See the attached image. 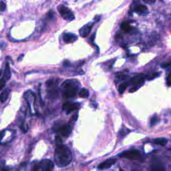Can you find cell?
<instances>
[{
    "label": "cell",
    "mask_w": 171,
    "mask_h": 171,
    "mask_svg": "<svg viewBox=\"0 0 171 171\" xmlns=\"http://www.w3.org/2000/svg\"><path fill=\"white\" fill-rule=\"evenodd\" d=\"M63 39L66 43L70 44L76 42L78 39V37L74 34L66 33L63 35Z\"/></svg>",
    "instance_id": "cell-11"
},
{
    "label": "cell",
    "mask_w": 171,
    "mask_h": 171,
    "mask_svg": "<svg viewBox=\"0 0 171 171\" xmlns=\"http://www.w3.org/2000/svg\"><path fill=\"white\" fill-rule=\"evenodd\" d=\"M11 78V72H10V69L9 67V65L7 64L6 69H5V72H4V76H3V80L7 82L8 80H9V78Z\"/></svg>",
    "instance_id": "cell-19"
},
{
    "label": "cell",
    "mask_w": 171,
    "mask_h": 171,
    "mask_svg": "<svg viewBox=\"0 0 171 171\" xmlns=\"http://www.w3.org/2000/svg\"><path fill=\"white\" fill-rule=\"evenodd\" d=\"M116 163V160L114 158L112 159H108L106 160V161L102 163L98 166V168L100 170H103V169H106L110 167H111L112 166Z\"/></svg>",
    "instance_id": "cell-13"
},
{
    "label": "cell",
    "mask_w": 171,
    "mask_h": 171,
    "mask_svg": "<svg viewBox=\"0 0 171 171\" xmlns=\"http://www.w3.org/2000/svg\"><path fill=\"white\" fill-rule=\"evenodd\" d=\"M119 157L126 158L128 159H138L140 157V153L138 150H130L127 151H124L119 155Z\"/></svg>",
    "instance_id": "cell-7"
},
{
    "label": "cell",
    "mask_w": 171,
    "mask_h": 171,
    "mask_svg": "<svg viewBox=\"0 0 171 171\" xmlns=\"http://www.w3.org/2000/svg\"><path fill=\"white\" fill-rule=\"evenodd\" d=\"M120 171H124V170H120Z\"/></svg>",
    "instance_id": "cell-33"
},
{
    "label": "cell",
    "mask_w": 171,
    "mask_h": 171,
    "mask_svg": "<svg viewBox=\"0 0 171 171\" xmlns=\"http://www.w3.org/2000/svg\"><path fill=\"white\" fill-rule=\"evenodd\" d=\"M92 26L93 25H90V24H87L86 26H83L81 29H80V35L81 36L82 38H86L88 36V34L91 32V30L92 29Z\"/></svg>",
    "instance_id": "cell-12"
},
{
    "label": "cell",
    "mask_w": 171,
    "mask_h": 171,
    "mask_svg": "<svg viewBox=\"0 0 171 171\" xmlns=\"http://www.w3.org/2000/svg\"><path fill=\"white\" fill-rule=\"evenodd\" d=\"M56 140L57 142H60V143H61V142H62V139L60 138L59 137H58V136L56 137Z\"/></svg>",
    "instance_id": "cell-31"
},
{
    "label": "cell",
    "mask_w": 171,
    "mask_h": 171,
    "mask_svg": "<svg viewBox=\"0 0 171 171\" xmlns=\"http://www.w3.org/2000/svg\"><path fill=\"white\" fill-rule=\"evenodd\" d=\"M6 81L3 79L0 80V90H2V89L5 86V84H6Z\"/></svg>",
    "instance_id": "cell-25"
},
{
    "label": "cell",
    "mask_w": 171,
    "mask_h": 171,
    "mask_svg": "<svg viewBox=\"0 0 171 171\" xmlns=\"http://www.w3.org/2000/svg\"><path fill=\"white\" fill-rule=\"evenodd\" d=\"M127 76L126 75H119V76L116 77V82H118L120 81H122V80H124V79L127 78Z\"/></svg>",
    "instance_id": "cell-22"
},
{
    "label": "cell",
    "mask_w": 171,
    "mask_h": 171,
    "mask_svg": "<svg viewBox=\"0 0 171 171\" xmlns=\"http://www.w3.org/2000/svg\"><path fill=\"white\" fill-rule=\"evenodd\" d=\"M167 83L168 86H171V72L168 74L167 79Z\"/></svg>",
    "instance_id": "cell-24"
},
{
    "label": "cell",
    "mask_w": 171,
    "mask_h": 171,
    "mask_svg": "<svg viewBox=\"0 0 171 171\" xmlns=\"http://www.w3.org/2000/svg\"><path fill=\"white\" fill-rule=\"evenodd\" d=\"M150 171H164V167L163 164L158 159H154L153 160L150 165Z\"/></svg>",
    "instance_id": "cell-9"
},
{
    "label": "cell",
    "mask_w": 171,
    "mask_h": 171,
    "mask_svg": "<svg viewBox=\"0 0 171 171\" xmlns=\"http://www.w3.org/2000/svg\"><path fill=\"white\" fill-rule=\"evenodd\" d=\"M153 142L155 144L162 146V147H164V146L167 145L168 140L164 138H156L153 140Z\"/></svg>",
    "instance_id": "cell-16"
},
{
    "label": "cell",
    "mask_w": 171,
    "mask_h": 171,
    "mask_svg": "<svg viewBox=\"0 0 171 171\" xmlns=\"http://www.w3.org/2000/svg\"><path fill=\"white\" fill-rule=\"evenodd\" d=\"M159 121V118L157 116H154L152 118L151 120H150V125L151 126H154L155 124H157Z\"/></svg>",
    "instance_id": "cell-21"
},
{
    "label": "cell",
    "mask_w": 171,
    "mask_h": 171,
    "mask_svg": "<svg viewBox=\"0 0 171 171\" xmlns=\"http://www.w3.org/2000/svg\"><path fill=\"white\" fill-rule=\"evenodd\" d=\"M60 80L58 79L52 78L46 82L48 87V96L49 98H55L58 96L57 86Z\"/></svg>",
    "instance_id": "cell-3"
},
{
    "label": "cell",
    "mask_w": 171,
    "mask_h": 171,
    "mask_svg": "<svg viewBox=\"0 0 171 171\" xmlns=\"http://www.w3.org/2000/svg\"><path fill=\"white\" fill-rule=\"evenodd\" d=\"M145 81V78L142 75H140V76H134L132 78L129 80V84L132 86L131 88L129 90L130 92H134L137 91V90L140 87H141L144 84Z\"/></svg>",
    "instance_id": "cell-5"
},
{
    "label": "cell",
    "mask_w": 171,
    "mask_h": 171,
    "mask_svg": "<svg viewBox=\"0 0 171 171\" xmlns=\"http://www.w3.org/2000/svg\"><path fill=\"white\" fill-rule=\"evenodd\" d=\"M1 75H2V71L0 70V76H1Z\"/></svg>",
    "instance_id": "cell-32"
},
{
    "label": "cell",
    "mask_w": 171,
    "mask_h": 171,
    "mask_svg": "<svg viewBox=\"0 0 171 171\" xmlns=\"http://www.w3.org/2000/svg\"><path fill=\"white\" fill-rule=\"evenodd\" d=\"M80 107V104L78 103H70L66 102L63 104L62 109L64 111L66 112V114L71 113L72 111H74L75 110H77Z\"/></svg>",
    "instance_id": "cell-10"
},
{
    "label": "cell",
    "mask_w": 171,
    "mask_h": 171,
    "mask_svg": "<svg viewBox=\"0 0 171 171\" xmlns=\"http://www.w3.org/2000/svg\"><path fill=\"white\" fill-rule=\"evenodd\" d=\"M79 96L82 98H87L89 96V92L86 89L82 88L79 92Z\"/></svg>",
    "instance_id": "cell-20"
},
{
    "label": "cell",
    "mask_w": 171,
    "mask_h": 171,
    "mask_svg": "<svg viewBox=\"0 0 171 171\" xmlns=\"http://www.w3.org/2000/svg\"><path fill=\"white\" fill-rule=\"evenodd\" d=\"M54 168V164L52 160L44 159L34 166L33 171H53Z\"/></svg>",
    "instance_id": "cell-4"
},
{
    "label": "cell",
    "mask_w": 171,
    "mask_h": 171,
    "mask_svg": "<svg viewBox=\"0 0 171 171\" xmlns=\"http://www.w3.org/2000/svg\"><path fill=\"white\" fill-rule=\"evenodd\" d=\"M170 62H167V63H164V64H162V68H167V67H168V66H170Z\"/></svg>",
    "instance_id": "cell-28"
},
{
    "label": "cell",
    "mask_w": 171,
    "mask_h": 171,
    "mask_svg": "<svg viewBox=\"0 0 171 171\" xmlns=\"http://www.w3.org/2000/svg\"><path fill=\"white\" fill-rule=\"evenodd\" d=\"M0 171H10V169L6 166H0Z\"/></svg>",
    "instance_id": "cell-26"
},
{
    "label": "cell",
    "mask_w": 171,
    "mask_h": 171,
    "mask_svg": "<svg viewBox=\"0 0 171 171\" xmlns=\"http://www.w3.org/2000/svg\"><path fill=\"white\" fill-rule=\"evenodd\" d=\"M4 134H5V131H4V130H3V131H2L1 132H0V142H1V141H2L3 138Z\"/></svg>",
    "instance_id": "cell-29"
},
{
    "label": "cell",
    "mask_w": 171,
    "mask_h": 171,
    "mask_svg": "<svg viewBox=\"0 0 171 171\" xmlns=\"http://www.w3.org/2000/svg\"><path fill=\"white\" fill-rule=\"evenodd\" d=\"M72 130V122H70L69 124H64L62 127H60L58 128V131L61 134L62 136L63 137H68V136L70 135V134L71 133Z\"/></svg>",
    "instance_id": "cell-8"
},
{
    "label": "cell",
    "mask_w": 171,
    "mask_h": 171,
    "mask_svg": "<svg viewBox=\"0 0 171 171\" xmlns=\"http://www.w3.org/2000/svg\"><path fill=\"white\" fill-rule=\"evenodd\" d=\"M134 10L135 12H137V13L140 14V15H143V14H146L147 13L148 9L147 8V6H144L142 4H137L135 5L134 7Z\"/></svg>",
    "instance_id": "cell-14"
},
{
    "label": "cell",
    "mask_w": 171,
    "mask_h": 171,
    "mask_svg": "<svg viewBox=\"0 0 171 171\" xmlns=\"http://www.w3.org/2000/svg\"><path fill=\"white\" fill-rule=\"evenodd\" d=\"M78 83L76 80H68L62 84L63 98L64 99L73 98L76 96Z\"/></svg>",
    "instance_id": "cell-2"
},
{
    "label": "cell",
    "mask_w": 171,
    "mask_h": 171,
    "mask_svg": "<svg viewBox=\"0 0 171 171\" xmlns=\"http://www.w3.org/2000/svg\"><path fill=\"white\" fill-rule=\"evenodd\" d=\"M58 9L60 14L61 15V16L65 20L70 22L74 19L75 17L72 12L67 7L64 6V5H60V6L58 7Z\"/></svg>",
    "instance_id": "cell-6"
},
{
    "label": "cell",
    "mask_w": 171,
    "mask_h": 171,
    "mask_svg": "<svg viewBox=\"0 0 171 171\" xmlns=\"http://www.w3.org/2000/svg\"><path fill=\"white\" fill-rule=\"evenodd\" d=\"M129 84V80L128 81H126L122 82L121 84L119 86L118 88V92L120 94H123L124 92V91L126 90V89L127 88V87L128 86Z\"/></svg>",
    "instance_id": "cell-17"
},
{
    "label": "cell",
    "mask_w": 171,
    "mask_h": 171,
    "mask_svg": "<svg viewBox=\"0 0 171 171\" xmlns=\"http://www.w3.org/2000/svg\"><path fill=\"white\" fill-rule=\"evenodd\" d=\"M142 1L147 3H153L155 2V0H142Z\"/></svg>",
    "instance_id": "cell-30"
},
{
    "label": "cell",
    "mask_w": 171,
    "mask_h": 171,
    "mask_svg": "<svg viewBox=\"0 0 171 171\" xmlns=\"http://www.w3.org/2000/svg\"><path fill=\"white\" fill-rule=\"evenodd\" d=\"M158 76H159V73H154L153 74L151 75V76H149V77L148 78V80H152V79H154V78H157V77Z\"/></svg>",
    "instance_id": "cell-27"
},
{
    "label": "cell",
    "mask_w": 171,
    "mask_h": 171,
    "mask_svg": "<svg viewBox=\"0 0 171 171\" xmlns=\"http://www.w3.org/2000/svg\"><path fill=\"white\" fill-rule=\"evenodd\" d=\"M55 161L58 167L62 168L66 167L72 162L73 157L70 150L62 144H59L55 150Z\"/></svg>",
    "instance_id": "cell-1"
},
{
    "label": "cell",
    "mask_w": 171,
    "mask_h": 171,
    "mask_svg": "<svg viewBox=\"0 0 171 171\" xmlns=\"http://www.w3.org/2000/svg\"><path fill=\"white\" fill-rule=\"evenodd\" d=\"M9 92V89H6L2 92L1 95H0V101H1V102L3 103L6 101V100L8 98Z\"/></svg>",
    "instance_id": "cell-18"
},
{
    "label": "cell",
    "mask_w": 171,
    "mask_h": 171,
    "mask_svg": "<svg viewBox=\"0 0 171 171\" xmlns=\"http://www.w3.org/2000/svg\"><path fill=\"white\" fill-rule=\"evenodd\" d=\"M6 8V4H5L3 2H0V11L1 12H3L5 9Z\"/></svg>",
    "instance_id": "cell-23"
},
{
    "label": "cell",
    "mask_w": 171,
    "mask_h": 171,
    "mask_svg": "<svg viewBox=\"0 0 171 171\" xmlns=\"http://www.w3.org/2000/svg\"><path fill=\"white\" fill-rule=\"evenodd\" d=\"M120 28H121L122 30H123L124 32H127V33L130 32L132 30V27L130 26V23L127 21L123 22L121 23V25H120Z\"/></svg>",
    "instance_id": "cell-15"
}]
</instances>
